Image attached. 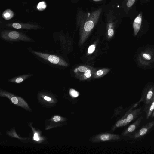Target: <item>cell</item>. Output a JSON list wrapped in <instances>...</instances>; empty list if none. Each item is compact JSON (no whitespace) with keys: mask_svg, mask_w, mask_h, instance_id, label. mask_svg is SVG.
Instances as JSON below:
<instances>
[{"mask_svg":"<svg viewBox=\"0 0 154 154\" xmlns=\"http://www.w3.org/2000/svg\"><path fill=\"white\" fill-rule=\"evenodd\" d=\"M2 39L8 42L24 41L34 42V41L27 35L22 32L13 30H5L0 33Z\"/></svg>","mask_w":154,"mask_h":154,"instance_id":"6da1fadb","label":"cell"},{"mask_svg":"<svg viewBox=\"0 0 154 154\" xmlns=\"http://www.w3.org/2000/svg\"><path fill=\"white\" fill-rule=\"evenodd\" d=\"M138 65L143 68L149 67L154 63V48L149 47L138 54L137 59Z\"/></svg>","mask_w":154,"mask_h":154,"instance_id":"7a4b0ae2","label":"cell"},{"mask_svg":"<svg viewBox=\"0 0 154 154\" xmlns=\"http://www.w3.org/2000/svg\"><path fill=\"white\" fill-rule=\"evenodd\" d=\"M30 50V51L35 56L48 64L56 66H66L67 65L65 61L56 55L37 51L31 49Z\"/></svg>","mask_w":154,"mask_h":154,"instance_id":"3957f363","label":"cell"},{"mask_svg":"<svg viewBox=\"0 0 154 154\" xmlns=\"http://www.w3.org/2000/svg\"><path fill=\"white\" fill-rule=\"evenodd\" d=\"M154 127V121H150L131 134L130 137L134 139L140 138L145 135Z\"/></svg>","mask_w":154,"mask_h":154,"instance_id":"277c9868","label":"cell"},{"mask_svg":"<svg viewBox=\"0 0 154 154\" xmlns=\"http://www.w3.org/2000/svg\"><path fill=\"white\" fill-rule=\"evenodd\" d=\"M154 98V84L149 85L144 89L140 101L146 105Z\"/></svg>","mask_w":154,"mask_h":154,"instance_id":"5b68a950","label":"cell"},{"mask_svg":"<svg viewBox=\"0 0 154 154\" xmlns=\"http://www.w3.org/2000/svg\"><path fill=\"white\" fill-rule=\"evenodd\" d=\"M8 27L19 29L36 30L39 29L41 27L37 25L18 23H14L7 24Z\"/></svg>","mask_w":154,"mask_h":154,"instance_id":"8992f818","label":"cell"},{"mask_svg":"<svg viewBox=\"0 0 154 154\" xmlns=\"http://www.w3.org/2000/svg\"><path fill=\"white\" fill-rule=\"evenodd\" d=\"M143 119V117L142 116H140L137 119L125 130L123 135L125 136H128L133 133L139 127Z\"/></svg>","mask_w":154,"mask_h":154,"instance_id":"52a82bcc","label":"cell"},{"mask_svg":"<svg viewBox=\"0 0 154 154\" xmlns=\"http://www.w3.org/2000/svg\"><path fill=\"white\" fill-rule=\"evenodd\" d=\"M142 14H140L134 20L133 23V27L135 36L137 35L140 30L142 22Z\"/></svg>","mask_w":154,"mask_h":154,"instance_id":"ba28073f","label":"cell"},{"mask_svg":"<svg viewBox=\"0 0 154 154\" xmlns=\"http://www.w3.org/2000/svg\"><path fill=\"white\" fill-rule=\"evenodd\" d=\"M33 75L32 74H26L17 76L9 79L8 81L15 83H20Z\"/></svg>","mask_w":154,"mask_h":154,"instance_id":"9c48e42d","label":"cell"},{"mask_svg":"<svg viewBox=\"0 0 154 154\" xmlns=\"http://www.w3.org/2000/svg\"><path fill=\"white\" fill-rule=\"evenodd\" d=\"M154 110V98L148 104L145 105L144 111L146 119H148L152 116Z\"/></svg>","mask_w":154,"mask_h":154,"instance_id":"30bf717a","label":"cell"},{"mask_svg":"<svg viewBox=\"0 0 154 154\" xmlns=\"http://www.w3.org/2000/svg\"><path fill=\"white\" fill-rule=\"evenodd\" d=\"M14 16L13 11L10 9L5 10L2 14V17L5 20H8L11 19Z\"/></svg>","mask_w":154,"mask_h":154,"instance_id":"8fae6325","label":"cell"},{"mask_svg":"<svg viewBox=\"0 0 154 154\" xmlns=\"http://www.w3.org/2000/svg\"><path fill=\"white\" fill-rule=\"evenodd\" d=\"M115 137L114 135L112 134H105L98 136V140L103 141H106L112 139Z\"/></svg>","mask_w":154,"mask_h":154,"instance_id":"7c38bea8","label":"cell"},{"mask_svg":"<svg viewBox=\"0 0 154 154\" xmlns=\"http://www.w3.org/2000/svg\"><path fill=\"white\" fill-rule=\"evenodd\" d=\"M69 92L71 96L74 97H78L79 95V92L73 89H71Z\"/></svg>","mask_w":154,"mask_h":154,"instance_id":"4fadbf2b","label":"cell"},{"mask_svg":"<svg viewBox=\"0 0 154 154\" xmlns=\"http://www.w3.org/2000/svg\"><path fill=\"white\" fill-rule=\"evenodd\" d=\"M46 4L44 2H40L37 6L38 9L39 10H43L46 8Z\"/></svg>","mask_w":154,"mask_h":154,"instance_id":"5bb4252c","label":"cell"},{"mask_svg":"<svg viewBox=\"0 0 154 154\" xmlns=\"http://www.w3.org/2000/svg\"><path fill=\"white\" fill-rule=\"evenodd\" d=\"M95 46L94 45H92L89 46L88 48V52L89 54L92 53L95 50Z\"/></svg>","mask_w":154,"mask_h":154,"instance_id":"9a60e30c","label":"cell"},{"mask_svg":"<svg viewBox=\"0 0 154 154\" xmlns=\"http://www.w3.org/2000/svg\"><path fill=\"white\" fill-rule=\"evenodd\" d=\"M84 75L87 78H89L91 76V71L90 69H87L84 72Z\"/></svg>","mask_w":154,"mask_h":154,"instance_id":"2e32d148","label":"cell"},{"mask_svg":"<svg viewBox=\"0 0 154 154\" xmlns=\"http://www.w3.org/2000/svg\"><path fill=\"white\" fill-rule=\"evenodd\" d=\"M78 69L80 72H85L88 69L86 67L84 66H80L79 67Z\"/></svg>","mask_w":154,"mask_h":154,"instance_id":"e0dca14e","label":"cell"},{"mask_svg":"<svg viewBox=\"0 0 154 154\" xmlns=\"http://www.w3.org/2000/svg\"><path fill=\"white\" fill-rule=\"evenodd\" d=\"M135 2V0H128L127 3V6L128 7H131Z\"/></svg>","mask_w":154,"mask_h":154,"instance_id":"ac0fdd59","label":"cell"},{"mask_svg":"<svg viewBox=\"0 0 154 154\" xmlns=\"http://www.w3.org/2000/svg\"><path fill=\"white\" fill-rule=\"evenodd\" d=\"M11 100L12 102L15 104H17L18 102V99L14 96L13 97L11 98Z\"/></svg>","mask_w":154,"mask_h":154,"instance_id":"d6986e66","label":"cell"},{"mask_svg":"<svg viewBox=\"0 0 154 154\" xmlns=\"http://www.w3.org/2000/svg\"><path fill=\"white\" fill-rule=\"evenodd\" d=\"M108 34L109 36H112L114 34V31L112 28H109L108 31Z\"/></svg>","mask_w":154,"mask_h":154,"instance_id":"ffe728a7","label":"cell"},{"mask_svg":"<svg viewBox=\"0 0 154 154\" xmlns=\"http://www.w3.org/2000/svg\"><path fill=\"white\" fill-rule=\"evenodd\" d=\"M61 119L60 117L58 116H55L53 118V120L55 122H58Z\"/></svg>","mask_w":154,"mask_h":154,"instance_id":"44dd1931","label":"cell"},{"mask_svg":"<svg viewBox=\"0 0 154 154\" xmlns=\"http://www.w3.org/2000/svg\"><path fill=\"white\" fill-rule=\"evenodd\" d=\"M33 139L35 140L36 141H38L39 140V139L38 137V134L37 133H35L34 134Z\"/></svg>","mask_w":154,"mask_h":154,"instance_id":"7402d4cb","label":"cell"},{"mask_svg":"<svg viewBox=\"0 0 154 154\" xmlns=\"http://www.w3.org/2000/svg\"><path fill=\"white\" fill-rule=\"evenodd\" d=\"M96 74L98 76H101L103 74V71L101 70H98Z\"/></svg>","mask_w":154,"mask_h":154,"instance_id":"603a6c76","label":"cell"},{"mask_svg":"<svg viewBox=\"0 0 154 154\" xmlns=\"http://www.w3.org/2000/svg\"><path fill=\"white\" fill-rule=\"evenodd\" d=\"M44 98L45 100L48 101H50L51 100V99L50 98L47 96H45Z\"/></svg>","mask_w":154,"mask_h":154,"instance_id":"cb8c5ba5","label":"cell"},{"mask_svg":"<svg viewBox=\"0 0 154 154\" xmlns=\"http://www.w3.org/2000/svg\"><path fill=\"white\" fill-rule=\"evenodd\" d=\"M152 117H154V110L152 112Z\"/></svg>","mask_w":154,"mask_h":154,"instance_id":"d4e9b609","label":"cell"},{"mask_svg":"<svg viewBox=\"0 0 154 154\" xmlns=\"http://www.w3.org/2000/svg\"><path fill=\"white\" fill-rule=\"evenodd\" d=\"M94 1H96V2H98L101 1V0H93Z\"/></svg>","mask_w":154,"mask_h":154,"instance_id":"484cf974","label":"cell"}]
</instances>
